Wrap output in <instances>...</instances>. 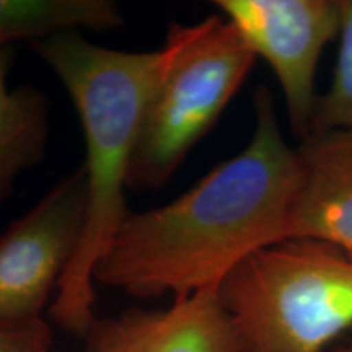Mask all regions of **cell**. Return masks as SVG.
Masks as SVG:
<instances>
[{
  "label": "cell",
  "instance_id": "1",
  "mask_svg": "<svg viewBox=\"0 0 352 352\" xmlns=\"http://www.w3.org/2000/svg\"><path fill=\"white\" fill-rule=\"evenodd\" d=\"M297 178V152L261 87L248 145L168 204L127 214L96 264L95 283L139 298L219 289L246 258L289 239Z\"/></svg>",
  "mask_w": 352,
  "mask_h": 352
},
{
  "label": "cell",
  "instance_id": "2",
  "mask_svg": "<svg viewBox=\"0 0 352 352\" xmlns=\"http://www.w3.org/2000/svg\"><path fill=\"white\" fill-rule=\"evenodd\" d=\"M189 33L191 25L171 23L165 43L145 52L100 46L76 30L28 43L63 82L85 140V230L50 307L51 318L77 336L95 323V267L129 214L127 175L145 109Z\"/></svg>",
  "mask_w": 352,
  "mask_h": 352
},
{
  "label": "cell",
  "instance_id": "3",
  "mask_svg": "<svg viewBox=\"0 0 352 352\" xmlns=\"http://www.w3.org/2000/svg\"><path fill=\"white\" fill-rule=\"evenodd\" d=\"M236 352H323L352 327V261L314 240L252 254L219 285Z\"/></svg>",
  "mask_w": 352,
  "mask_h": 352
},
{
  "label": "cell",
  "instance_id": "4",
  "mask_svg": "<svg viewBox=\"0 0 352 352\" xmlns=\"http://www.w3.org/2000/svg\"><path fill=\"white\" fill-rule=\"evenodd\" d=\"M256 57L235 26L210 15L191 25L153 91L132 157L127 191H158L219 121Z\"/></svg>",
  "mask_w": 352,
  "mask_h": 352
},
{
  "label": "cell",
  "instance_id": "5",
  "mask_svg": "<svg viewBox=\"0 0 352 352\" xmlns=\"http://www.w3.org/2000/svg\"><path fill=\"white\" fill-rule=\"evenodd\" d=\"M87 219L82 166L0 233V323H32L72 264Z\"/></svg>",
  "mask_w": 352,
  "mask_h": 352
},
{
  "label": "cell",
  "instance_id": "6",
  "mask_svg": "<svg viewBox=\"0 0 352 352\" xmlns=\"http://www.w3.org/2000/svg\"><path fill=\"white\" fill-rule=\"evenodd\" d=\"M254 57H263L283 90L290 127L300 138L311 129L318 96L321 52L340 36L341 0H217Z\"/></svg>",
  "mask_w": 352,
  "mask_h": 352
},
{
  "label": "cell",
  "instance_id": "7",
  "mask_svg": "<svg viewBox=\"0 0 352 352\" xmlns=\"http://www.w3.org/2000/svg\"><path fill=\"white\" fill-rule=\"evenodd\" d=\"M85 352H236L219 289L173 298L165 310H134L96 318Z\"/></svg>",
  "mask_w": 352,
  "mask_h": 352
},
{
  "label": "cell",
  "instance_id": "8",
  "mask_svg": "<svg viewBox=\"0 0 352 352\" xmlns=\"http://www.w3.org/2000/svg\"><path fill=\"white\" fill-rule=\"evenodd\" d=\"M296 152L289 239L327 243L352 261V131H314Z\"/></svg>",
  "mask_w": 352,
  "mask_h": 352
},
{
  "label": "cell",
  "instance_id": "9",
  "mask_svg": "<svg viewBox=\"0 0 352 352\" xmlns=\"http://www.w3.org/2000/svg\"><path fill=\"white\" fill-rule=\"evenodd\" d=\"M13 46L0 47V201L12 196L16 178L46 157L51 135V103L38 87H8Z\"/></svg>",
  "mask_w": 352,
  "mask_h": 352
},
{
  "label": "cell",
  "instance_id": "10",
  "mask_svg": "<svg viewBox=\"0 0 352 352\" xmlns=\"http://www.w3.org/2000/svg\"><path fill=\"white\" fill-rule=\"evenodd\" d=\"M113 0H0V47L60 32H108L124 25Z\"/></svg>",
  "mask_w": 352,
  "mask_h": 352
},
{
  "label": "cell",
  "instance_id": "11",
  "mask_svg": "<svg viewBox=\"0 0 352 352\" xmlns=\"http://www.w3.org/2000/svg\"><path fill=\"white\" fill-rule=\"evenodd\" d=\"M341 8L342 21L336 67L328 91L320 96L316 103L310 132L352 131V0H341Z\"/></svg>",
  "mask_w": 352,
  "mask_h": 352
},
{
  "label": "cell",
  "instance_id": "12",
  "mask_svg": "<svg viewBox=\"0 0 352 352\" xmlns=\"http://www.w3.org/2000/svg\"><path fill=\"white\" fill-rule=\"evenodd\" d=\"M51 329L44 320L0 323V352H52Z\"/></svg>",
  "mask_w": 352,
  "mask_h": 352
},
{
  "label": "cell",
  "instance_id": "13",
  "mask_svg": "<svg viewBox=\"0 0 352 352\" xmlns=\"http://www.w3.org/2000/svg\"><path fill=\"white\" fill-rule=\"evenodd\" d=\"M334 352H352V341H349L344 346H341L340 349H336Z\"/></svg>",
  "mask_w": 352,
  "mask_h": 352
}]
</instances>
